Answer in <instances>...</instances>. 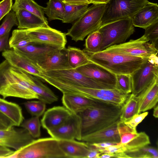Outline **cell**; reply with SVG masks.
I'll list each match as a JSON object with an SVG mask.
<instances>
[{
	"instance_id": "1",
	"label": "cell",
	"mask_w": 158,
	"mask_h": 158,
	"mask_svg": "<svg viewBox=\"0 0 158 158\" xmlns=\"http://www.w3.org/2000/svg\"><path fill=\"white\" fill-rule=\"evenodd\" d=\"M122 107L100 101L77 114L81 119L82 138L119 121Z\"/></svg>"
},
{
	"instance_id": "2",
	"label": "cell",
	"mask_w": 158,
	"mask_h": 158,
	"mask_svg": "<svg viewBox=\"0 0 158 158\" xmlns=\"http://www.w3.org/2000/svg\"><path fill=\"white\" fill-rule=\"evenodd\" d=\"M85 52L90 61L116 75H131L148 59L122 54L106 49L93 53Z\"/></svg>"
},
{
	"instance_id": "3",
	"label": "cell",
	"mask_w": 158,
	"mask_h": 158,
	"mask_svg": "<svg viewBox=\"0 0 158 158\" xmlns=\"http://www.w3.org/2000/svg\"><path fill=\"white\" fill-rule=\"evenodd\" d=\"M105 3H94L89 7L65 34L77 42L83 40L87 36L98 30L101 22Z\"/></svg>"
},
{
	"instance_id": "4",
	"label": "cell",
	"mask_w": 158,
	"mask_h": 158,
	"mask_svg": "<svg viewBox=\"0 0 158 158\" xmlns=\"http://www.w3.org/2000/svg\"><path fill=\"white\" fill-rule=\"evenodd\" d=\"M8 158H67L60 148L58 140L51 137L34 139Z\"/></svg>"
},
{
	"instance_id": "5",
	"label": "cell",
	"mask_w": 158,
	"mask_h": 158,
	"mask_svg": "<svg viewBox=\"0 0 158 158\" xmlns=\"http://www.w3.org/2000/svg\"><path fill=\"white\" fill-rule=\"evenodd\" d=\"M55 87L63 93L76 94L108 104L122 106L130 94L124 93L116 88L96 89L64 84L57 82Z\"/></svg>"
},
{
	"instance_id": "6",
	"label": "cell",
	"mask_w": 158,
	"mask_h": 158,
	"mask_svg": "<svg viewBox=\"0 0 158 158\" xmlns=\"http://www.w3.org/2000/svg\"><path fill=\"white\" fill-rule=\"evenodd\" d=\"M40 79L45 81H51L64 84L96 89H113L114 87L87 77L75 69L44 71Z\"/></svg>"
},
{
	"instance_id": "7",
	"label": "cell",
	"mask_w": 158,
	"mask_h": 158,
	"mask_svg": "<svg viewBox=\"0 0 158 158\" xmlns=\"http://www.w3.org/2000/svg\"><path fill=\"white\" fill-rule=\"evenodd\" d=\"M102 40L99 51L112 45L122 44L133 34L134 26L130 18H125L101 26L98 30Z\"/></svg>"
},
{
	"instance_id": "8",
	"label": "cell",
	"mask_w": 158,
	"mask_h": 158,
	"mask_svg": "<svg viewBox=\"0 0 158 158\" xmlns=\"http://www.w3.org/2000/svg\"><path fill=\"white\" fill-rule=\"evenodd\" d=\"M149 2L148 0H110L106 4L101 26L125 18H130Z\"/></svg>"
},
{
	"instance_id": "9",
	"label": "cell",
	"mask_w": 158,
	"mask_h": 158,
	"mask_svg": "<svg viewBox=\"0 0 158 158\" xmlns=\"http://www.w3.org/2000/svg\"><path fill=\"white\" fill-rule=\"evenodd\" d=\"M131 76V94L138 96L155 81L158 80L157 55H153L150 57Z\"/></svg>"
},
{
	"instance_id": "10",
	"label": "cell",
	"mask_w": 158,
	"mask_h": 158,
	"mask_svg": "<svg viewBox=\"0 0 158 158\" xmlns=\"http://www.w3.org/2000/svg\"><path fill=\"white\" fill-rule=\"evenodd\" d=\"M143 35L135 40H131L124 43L110 46L106 50L131 56L149 58L157 55L158 49Z\"/></svg>"
},
{
	"instance_id": "11",
	"label": "cell",
	"mask_w": 158,
	"mask_h": 158,
	"mask_svg": "<svg viewBox=\"0 0 158 158\" xmlns=\"http://www.w3.org/2000/svg\"><path fill=\"white\" fill-rule=\"evenodd\" d=\"M32 43L65 48L67 43L65 34L48 27L25 29Z\"/></svg>"
},
{
	"instance_id": "12",
	"label": "cell",
	"mask_w": 158,
	"mask_h": 158,
	"mask_svg": "<svg viewBox=\"0 0 158 158\" xmlns=\"http://www.w3.org/2000/svg\"><path fill=\"white\" fill-rule=\"evenodd\" d=\"M120 142L118 143L124 147L126 151L139 148L150 144L148 136L144 132L138 133L136 129L130 127L123 122L117 123Z\"/></svg>"
},
{
	"instance_id": "13",
	"label": "cell",
	"mask_w": 158,
	"mask_h": 158,
	"mask_svg": "<svg viewBox=\"0 0 158 158\" xmlns=\"http://www.w3.org/2000/svg\"><path fill=\"white\" fill-rule=\"evenodd\" d=\"M81 125L79 116L72 113L63 123L47 132L51 137L58 140H81Z\"/></svg>"
},
{
	"instance_id": "14",
	"label": "cell",
	"mask_w": 158,
	"mask_h": 158,
	"mask_svg": "<svg viewBox=\"0 0 158 158\" xmlns=\"http://www.w3.org/2000/svg\"><path fill=\"white\" fill-rule=\"evenodd\" d=\"M14 127L8 129L0 130V146L17 151L34 139L24 128Z\"/></svg>"
},
{
	"instance_id": "15",
	"label": "cell",
	"mask_w": 158,
	"mask_h": 158,
	"mask_svg": "<svg viewBox=\"0 0 158 158\" xmlns=\"http://www.w3.org/2000/svg\"><path fill=\"white\" fill-rule=\"evenodd\" d=\"M75 69L87 77L116 88V74L97 64L90 61Z\"/></svg>"
},
{
	"instance_id": "16",
	"label": "cell",
	"mask_w": 158,
	"mask_h": 158,
	"mask_svg": "<svg viewBox=\"0 0 158 158\" xmlns=\"http://www.w3.org/2000/svg\"><path fill=\"white\" fill-rule=\"evenodd\" d=\"M36 65L46 72L71 69L68 63L67 49L65 48L42 58L36 62Z\"/></svg>"
},
{
	"instance_id": "17",
	"label": "cell",
	"mask_w": 158,
	"mask_h": 158,
	"mask_svg": "<svg viewBox=\"0 0 158 158\" xmlns=\"http://www.w3.org/2000/svg\"><path fill=\"white\" fill-rule=\"evenodd\" d=\"M2 56L12 66L40 79L42 73V70L13 49H6L3 51Z\"/></svg>"
},
{
	"instance_id": "18",
	"label": "cell",
	"mask_w": 158,
	"mask_h": 158,
	"mask_svg": "<svg viewBox=\"0 0 158 158\" xmlns=\"http://www.w3.org/2000/svg\"><path fill=\"white\" fill-rule=\"evenodd\" d=\"M63 94L62 98L63 105L74 114H77L88 108L95 106L100 102L78 94Z\"/></svg>"
},
{
	"instance_id": "19",
	"label": "cell",
	"mask_w": 158,
	"mask_h": 158,
	"mask_svg": "<svg viewBox=\"0 0 158 158\" xmlns=\"http://www.w3.org/2000/svg\"><path fill=\"white\" fill-rule=\"evenodd\" d=\"M63 48H64L50 45L32 44L23 47L15 48L13 49L37 66L36 62L42 58Z\"/></svg>"
},
{
	"instance_id": "20",
	"label": "cell",
	"mask_w": 158,
	"mask_h": 158,
	"mask_svg": "<svg viewBox=\"0 0 158 158\" xmlns=\"http://www.w3.org/2000/svg\"><path fill=\"white\" fill-rule=\"evenodd\" d=\"M134 27L145 29L158 21V5L149 2L131 19Z\"/></svg>"
},
{
	"instance_id": "21",
	"label": "cell",
	"mask_w": 158,
	"mask_h": 158,
	"mask_svg": "<svg viewBox=\"0 0 158 158\" xmlns=\"http://www.w3.org/2000/svg\"><path fill=\"white\" fill-rule=\"evenodd\" d=\"M72 113L64 106L50 108L44 113L41 120V125L47 131L51 130L63 123Z\"/></svg>"
},
{
	"instance_id": "22",
	"label": "cell",
	"mask_w": 158,
	"mask_h": 158,
	"mask_svg": "<svg viewBox=\"0 0 158 158\" xmlns=\"http://www.w3.org/2000/svg\"><path fill=\"white\" fill-rule=\"evenodd\" d=\"M118 121L82 137L81 140L90 144L103 142L119 143L120 138L117 128Z\"/></svg>"
},
{
	"instance_id": "23",
	"label": "cell",
	"mask_w": 158,
	"mask_h": 158,
	"mask_svg": "<svg viewBox=\"0 0 158 158\" xmlns=\"http://www.w3.org/2000/svg\"><path fill=\"white\" fill-rule=\"evenodd\" d=\"M59 147L67 158H87L91 148L90 144L73 140H58Z\"/></svg>"
},
{
	"instance_id": "24",
	"label": "cell",
	"mask_w": 158,
	"mask_h": 158,
	"mask_svg": "<svg viewBox=\"0 0 158 158\" xmlns=\"http://www.w3.org/2000/svg\"><path fill=\"white\" fill-rule=\"evenodd\" d=\"M15 12L18 22L19 29H29L49 27L48 23L39 17L24 9H19Z\"/></svg>"
},
{
	"instance_id": "25",
	"label": "cell",
	"mask_w": 158,
	"mask_h": 158,
	"mask_svg": "<svg viewBox=\"0 0 158 158\" xmlns=\"http://www.w3.org/2000/svg\"><path fill=\"white\" fill-rule=\"evenodd\" d=\"M158 80L137 96L139 99V113L144 112L154 107L158 101Z\"/></svg>"
},
{
	"instance_id": "26",
	"label": "cell",
	"mask_w": 158,
	"mask_h": 158,
	"mask_svg": "<svg viewBox=\"0 0 158 158\" xmlns=\"http://www.w3.org/2000/svg\"><path fill=\"white\" fill-rule=\"evenodd\" d=\"M3 98L12 97L26 99H38L37 95L30 89L19 83L6 85L0 90Z\"/></svg>"
},
{
	"instance_id": "27",
	"label": "cell",
	"mask_w": 158,
	"mask_h": 158,
	"mask_svg": "<svg viewBox=\"0 0 158 158\" xmlns=\"http://www.w3.org/2000/svg\"><path fill=\"white\" fill-rule=\"evenodd\" d=\"M0 112L11 120L16 126H20L24 120L22 108L19 105L0 97Z\"/></svg>"
},
{
	"instance_id": "28",
	"label": "cell",
	"mask_w": 158,
	"mask_h": 158,
	"mask_svg": "<svg viewBox=\"0 0 158 158\" xmlns=\"http://www.w3.org/2000/svg\"><path fill=\"white\" fill-rule=\"evenodd\" d=\"M31 77L33 82L30 88L37 95L38 99L46 104H51L58 100L57 96L39 78L32 75Z\"/></svg>"
},
{
	"instance_id": "29",
	"label": "cell",
	"mask_w": 158,
	"mask_h": 158,
	"mask_svg": "<svg viewBox=\"0 0 158 158\" xmlns=\"http://www.w3.org/2000/svg\"><path fill=\"white\" fill-rule=\"evenodd\" d=\"M139 99L137 96L130 94L122 106L120 121H128L135 114H139Z\"/></svg>"
},
{
	"instance_id": "30",
	"label": "cell",
	"mask_w": 158,
	"mask_h": 158,
	"mask_svg": "<svg viewBox=\"0 0 158 158\" xmlns=\"http://www.w3.org/2000/svg\"><path fill=\"white\" fill-rule=\"evenodd\" d=\"M23 9L37 15L44 22L48 23L47 19L44 16L43 7L33 0H15L12 10L15 12L19 9Z\"/></svg>"
},
{
	"instance_id": "31",
	"label": "cell",
	"mask_w": 158,
	"mask_h": 158,
	"mask_svg": "<svg viewBox=\"0 0 158 158\" xmlns=\"http://www.w3.org/2000/svg\"><path fill=\"white\" fill-rule=\"evenodd\" d=\"M67 49L68 62L71 69H75L90 61L83 50L69 46Z\"/></svg>"
},
{
	"instance_id": "32",
	"label": "cell",
	"mask_w": 158,
	"mask_h": 158,
	"mask_svg": "<svg viewBox=\"0 0 158 158\" xmlns=\"http://www.w3.org/2000/svg\"><path fill=\"white\" fill-rule=\"evenodd\" d=\"M47 6L43 7V10L49 21L59 20L62 21L64 17V4L60 0H49Z\"/></svg>"
},
{
	"instance_id": "33",
	"label": "cell",
	"mask_w": 158,
	"mask_h": 158,
	"mask_svg": "<svg viewBox=\"0 0 158 158\" xmlns=\"http://www.w3.org/2000/svg\"><path fill=\"white\" fill-rule=\"evenodd\" d=\"M64 4V12L62 22L72 23L78 20L87 10L89 5H75Z\"/></svg>"
},
{
	"instance_id": "34",
	"label": "cell",
	"mask_w": 158,
	"mask_h": 158,
	"mask_svg": "<svg viewBox=\"0 0 158 158\" xmlns=\"http://www.w3.org/2000/svg\"><path fill=\"white\" fill-rule=\"evenodd\" d=\"M27 35L25 29L14 30L9 40V44L11 49L20 48L32 44Z\"/></svg>"
},
{
	"instance_id": "35",
	"label": "cell",
	"mask_w": 158,
	"mask_h": 158,
	"mask_svg": "<svg viewBox=\"0 0 158 158\" xmlns=\"http://www.w3.org/2000/svg\"><path fill=\"white\" fill-rule=\"evenodd\" d=\"M102 40V35L98 31L93 32L88 35L85 40L84 51L90 53L99 52Z\"/></svg>"
},
{
	"instance_id": "36",
	"label": "cell",
	"mask_w": 158,
	"mask_h": 158,
	"mask_svg": "<svg viewBox=\"0 0 158 158\" xmlns=\"http://www.w3.org/2000/svg\"><path fill=\"white\" fill-rule=\"evenodd\" d=\"M130 158H158L157 149L148 146H144L132 151L125 152Z\"/></svg>"
},
{
	"instance_id": "37",
	"label": "cell",
	"mask_w": 158,
	"mask_h": 158,
	"mask_svg": "<svg viewBox=\"0 0 158 158\" xmlns=\"http://www.w3.org/2000/svg\"><path fill=\"white\" fill-rule=\"evenodd\" d=\"M39 117L33 116L23 121L20 126L26 130L34 138L39 137L41 135V124Z\"/></svg>"
},
{
	"instance_id": "38",
	"label": "cell",
	"mask_w": 158,
	"mask_h": 158,
	"mask_svg": "<svg viewBox=\"0 0 158 158\" xmlns=\"http://www.w3.org/2000/svg\"><path fill=\"white\" fill-rule=\"evenodd\" d=\"M5 17L3 22L0 26V38L10 33L14 26L18 25L16 13L14 11H10Z\"/></svg>"
},
{
	"instance_id": "39",
	"label": "cell",
	"mask_w": 158,
	"mask_h": 158,
	"mask_svg": "<svg viewBox=\"0 0 158 158\" xmlns=\"http://www.w3.org/2000/svg\"><path fill=\"white\" fill-rule=\"evenodd\" d=\"M116 75V88L126 94L131 93L132 84L130 75L120 74Z\"/></svg>"
},
{
	"instance_id": "40",
	"label": "cell",
	"mask_w": 158,
	"mask_h": 158,
	"mask_svg": "<svg viewBox=\"0 0 158 158\" xmlns=\"http://www.w3.org/2000/svg\"><path fill=\"white\" fill-rule=\"evenodd\" d=\"M27 111L32 116L40 117L44 113L46 109V104L40 101H30L24 103Z\"/></svg>"
},
{
	"instance_id": "41",
	"label": "cell",
	"mask_w": 158,
	"mask_h": 158,
	"mask_svg": "<svg viewBox=\"0 0 158 158\" xmlns=\"http://www.w3.org/2000/svg\"><path fill=\"white\" fill-rule=\"evenodd\" d=\"M144 35L158 48V21L151 24L145 28Z\"/></svg>"
},
{
	"instance_id": "42",
	"label": "cell",
	"mask_w": 158,
	"mask_h": 158,
	"mask_svg": "<svg viewBox=\"0 0 158 158\" xmlns=\"http://www.w3.org/2000/svg\"><path fill=\"white\" fill-rule=\"evenodd\" d=\"M148 112H144L141 114H137L133 116L128 121L124 122V123L134 129H136L137 125L144 119L148 115Z\"/></svg>"
},
{
	"instance_id": "43",
	"label": "cell",
	"mask_w": 158,
	"mask_h": 158,
	"mask_svg": "<svg viewBox=\"0 0 158 158\" xmlns=\"http://www.w3.org/2000/svg\"><path fill=\"white\" fill-rule=\"evenodd\" d=\"M102 154H114L119 152H125L126 151L125 148L118 143L116 145H111L104 148L98 149Z\"/></svg>"
},
{
	"instance_id": "44",
	"label": "cell",
	"mask_w": 158,
	"mask_h": 158,
	"mask_svg": "<svg viewBox=\"0 0 158 158\" xmlns=\"http://www.w3.org/2000/svg\"><path fill=\"white\" fill-rule=\"evenodd\" d=\"M12 0H2L0 1V21L12 10Z\"/></svg>"
},
{
	"instance_id": "45",
	"label": "cell",
	"mask_w": 158,
	"mask_h": 158,
	"mask_svg": "<svg viewBox=\"0 0 158 158\" xmlns=\"http://www.w3.org/2000/svg\"><path fill=\"white\" fill-rule=\"evenodd\" d=\"M9 33L0 38V52L10 49L9 44Z\"/></svg>"
},
{
	"instance_id": "46",
	"label": "cell",
	"mask_w": 158,
	"mask_h": 158,
	"mask_svg": "<svg viewBox=\"0 0 158 158\" xmlns=\"http://www.w3.org/2000/svg\"><path fill=\"white\" fill-rule=\"evenodd\" d=\"M130 158L125 152H119L114 154H102L99 157V158Z\"/></svg>"
},
{
	"instance_id": "47",
	"label": "cell",
	"mask_w": 158,
	"mask_h": 158,
	"mask_svg": "<svg viewBox=\"0 0 158 158\" xmlns=\"http://www.w3.org/2000/svg\"><path fill=\"white\" fill-rule=\"evenodd\" d=\"M64 3L75 5H89L92 3V0H63Z\"/></svg>"
},
{
	"instance_id": "48",
	"label": "cell",
	"mask_w": 158,
	"mask_h": 158,
	"mask_svg": "<svg viewBox=\"0 0 158 158\" xmlns=\"http://www.w3.org/2000/svg\"><path fill=\"white\" fill-rule=\"evenodd\" d=\"M15 151L9 148L0 146V158H8Z\"/></svg>"
},
{
	"instance_id": "49",
	"label": "cell",
	"mask_w": 158,
	"mask_h": 158,
	"mask_svg": "<svg viewBox=\"0 0 158 158\" xmlns=\"http://www.w3.org/2000/svg\"><path fill=\"white\" fill-rule=\"evenodd\" d=\"M90 144V143H89ZM117 143L111 142H103L101 143L90 144L97 150L104 148L111 145L117 144Z\"/></svg>"
},
{
	"instance_id": "50",
	"label": "cell",
	"mask_w": 158,
	"mask_h": 158,
	"mask_svg": "<svg viewBox=\"0 0 158 158\" xmlns=\"http://www.w3.org/2000/svg\"><path fill=\"white\" fill-rule=\"evenodd\" d=\"M0 120L13 126H15L14 123L9 118L0 112Z\"/></svg>"
},
{
	"instance_id": "51",
	"label": "cell",
	"mask_w": 158,
	"mask_h": 158,
	"mask_svg": "<svg viewBox=\"0 0 158 158\" xmlns=\"http://www.w3.org/2000/svg\"><path fill=\"white\" fill-rule=\"evenodd\" d=\"M13 126L0 120V130L8 129Z\"/></svg>"
},
{
	"instance_id": "52",
	"label": "cell",
	"mask_w": 158,
	"mask_h": 158,
	"mask_svg": "<svg viewBox=\"0 0 158 158\" xmlns=\"http://www.w3.org/2000/svg\"><path fill=\"white\" fill-rule=\"evenodd\" d=\"M110 0H92V3H107Z\"/></svg>"
},
{
	"instance_id": "53",
	"label": "cell",
	"mask_w": 158,
	"mask_h": 158,
	"mask_svg": "<svg viewBox=\"0 0 158 158\" xmlns=\"http://www.w3.org/2000/svg\"><path fill=\"white\" fill-rule=\"evenodd\" d=\"M153 116L156 118H158V106L157 104L156 105L154 108Z\"/></svg>"
},
{
	"instance_id": "54",
	"label": "cell",
	"mask_w": 158,
	"mask_h": 158,
	"mask_svg": "<svg viewBox=\"0 0 158 158\" xmlns=\"http://www.w3.org/2000/svg\"><path fill=\"white\" fill-rule=\"evenodd\" d=\"M61 0V1H63V0Z\"/></svg>"
}]
</instances>
